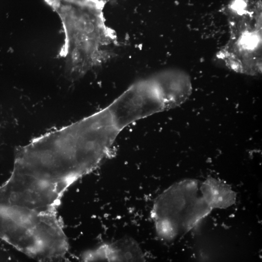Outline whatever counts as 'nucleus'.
<instances>
[{
	"label": "nucleus",
	"instance_id": "nucleus-1",
	"mask_svg": "<svg viewBox=\"0 0 262 262\" xmlns=\"http://www.w3.org/2000/svg\"><path fill=\"white\" fill-rule=\"evenodd\" d=\"M104 161L76 122L42 135L16 150L12 174L0 186V208L56 213L66 190Z\"/></svg>",
	"mask_w": 262,
	"mask_h": 262
},
{
	"label": "nucleus",
	"instance_id": "nucleus-2",
	"mask_svg": "<svg viewBox=\"0 0 262 262\" xmlns=\"http://www.w3.org/2000/svg\"><path fill=\"white\" fill-rule=\"evenodd\" d=\"M61 18L66 35L65 56L71 72L84 74L111 56L115 37L99 6L49 0Z\"/></svg>",
	"mask_w": 262,
	"mask_h": 262
},
{
	"label": "nucleus",
	"instance_id": "nucleus-3",
	"mask_svg": "<svg viewBox=\"0 0 262 262\" xmlns=\"http://www.w3.org/2000/svg\"><path fill=\"white\" fill-rule=\"evenodd\" d=\"M0 238L40 261L60 260L69 248L57 213L0 209Z\"/></svg>",
	"mask_w": 262,
	"mask_h": 262
},
{
	"label": "nucleus",
	"instance_id": "nucleus-4",
	"mask_svg": "<svg viewBox=\"0 0 262 262\" xmlns=\"http://www.w3.org/2000/svg\"><path fill=\"white\" fill-rule=\"evenodd\" d=\"M196 180L175 183L155 199L151 217L158 235L171 240L186 233L212 210L204 200Z\"/></svg>",
	"mask_w": 262,
	"mask_h": 262
},
{
	"label": "nucleus",
	"instance_id": "nucleus-5",
	"mask_svg": "<svg viewBox=\"0 0 262 262\" xmlns=\"http://www.w3.org/2000/svg\"><path fill=\"white\" fill-rule=\"evenodd\" d=\"M166 110L183 103L192 93L190 77L184 72L168 70L153 76Z\"/></svg>",
	"mask_w": 262,
	"mask_h": 262
},
{
	"label": "nucleus",
	"instance_id": "nucleus-6",
	"mask_svg": "<svg viewBox=\"0 0 262 262\" xmlns=\"http://www.w3.org/2000/svg\"><path fill=\"white\" fill-rule=\"evenodd\" d=\"M143 253L138 244L131 239L104 244L84 253L82 260L85 262L142 261Z\"/></svg>",
	"mask_w": 262,
	"mask_h": 262
},
{
	"label": "nucleus",
	"instance_id": "nucleus-7",
	"mask_svg": "<svg viewBox=\"0 0 262 262\" xmlns=\"http://www.w3.org/2000/svg\"><path fill=\"white\" fill-rule=\"evenodd\" d=\"M199 188L212 210L227 208L236 202V193L229 184L220 180L210 177L200 183Z\"/></svg>",
	"mask_w": 262,
	"mask_h": 262
}]
</instances>
